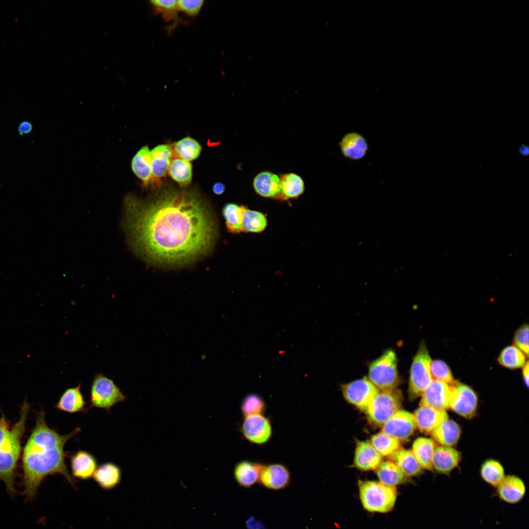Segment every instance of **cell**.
<instances>
[{
	"instance_id": "cell-1",
	"label": "cell",
	"mask_w": 529,
	"mask_h": 529,
	"mask_svg": "<svg viewBox=\"0 0 529 529\" xmlns=\"http://www.w3.org/2000/svg\"><path fill=\"white\" fill-rule=\"evenodd\" d=\"M126 227L135 251L164 267L191 264L212 249L214 216L192 192L167 190L145 201L128 198Z\"/></svg>"
},
{
	"instance_id": "cell-2",
	"label": "cell",
	"mask_w": 529,
	"mask_h": 529,
	"mask_svg": "<svg viewBox=\"0 0 529 529\" xmlns=\"http://www.w3.org/2000/svg\"><path fill=\"white\" fill-rule=\"evenodd\" d=\"M45 411L38 412L35 426L24 445L22 455L23 494L27 501L33 500L38 488L48 475L60 474L73 487L76 480L70 475L65 462L67 442L78 434L77 427L69 433L61 434L46 421Z\"/></svg>"
},
{
	"instance_id": "cell-3",
	"label": "cell",
	"mask_w": 529,
	"mask_h": 529,
	"mask_svg": "<svg viewBox=\"0 0 529 529\" xmlns=\"http://www.w3.org/2000/svg\"><path fill=\"white\" fill-rule=\"evenodd\" d=\"M29 409L30 405L25 400L21 407L19 418L12 427L4 416L0 417V481L3 482L11 496L16 494V470Z\"/></svg>"
},
{
	"instance_id": "cell-4",
	"label": "cell",
	"mask_w": 529,
	"mask_h": 529,
	"mask_svg": "<svg viewBox=\"0 0 529 529\" xmlns=\"http://www.w3.org/2000/svg\"><path fill=\"white\" fill-rule=\"evenodd\" d=\"M358 487L361 504L366 510L385 513L393 508L397 499L395 487L374 481H359Z\"/></svg>"
},
{
	"instance_id": "cell-5",
	"label": "cell",
	"mask_w": 529,
	"mask_h": 529,
	"mask_svg": "<svg viewBox=\"0 0 529 529\" xmlns=\"http://www.w3.org/2000/svg\"><path fill=\"white\" fill-rule=\"evenodd\" d=\"M368 379L380 391L395 389L400 384L397 359L392 349L385 350L369 366Z\"/></svg>"
},
{
	"instance_id": "cell-6",
	"label": "cell",
	"mask_w": 529,
	"mask_h": 529,
	"mask_svg": "<svg viewBox=\"0 0 529 529\" xmlns=\"http://www.w3.org/2000/svg\"><path fill=\"white\" fill-rule=\"evenodd\" d=\"M432 360L424 341H422L411 364L408 393L411 400L421 396L433 381L430 366Z\"/></svg>"
},
{
	"instance_id": "cell-7",
	"label": "cell",
	"mask_w": 529,
	"mask_h": 529,
	"mask_svg": "<svg viewBox=\"0 0 529 529\" xmlns=\"http://www.w3.org/2000/svg\"><path fill=\"white\" fill-rule=\"evenodd\" d=\"M126 398L112 379L97 373L91 384L88 409L96 408L109 411L114 406L124 401Z\"/></svg>"
},
{
	"instance_id": "cell-8",
	"label": "cell",
	"mask_w": 529,
	"mask_h": 529,
	"mask_svg": "<svg viewBox=\"0 0 529 529\" xmlns=\"http://www.w3.org/2000/svg\"><path fill=\"white\" fill-rule=\"evenodd\" d=\"M402 401L401 393L396 388L379 391L369 404L365 412L373 423L376 425H383L400 410Z\"/></svg>"
},
{
	"instance_id": "cell-9",
	"label": "cell",
	"mask_w": 529,
	"mask_h": 529,
	"mask_svg": "<svg viewBox=\"0 0 529 529\" xmlns=\"http://www.w3.org/2000/svg\"><path fill=\"white\" fill-rule=\"evenodd\" d=\"M341 390L348 403L364 411L379 391L366 377L342 385Z\"/></svg>"
},
{
	"instance_id": "cell-10",
	"label": "cell",
	"mask_w": 529,
	"mask_h": 529,
	"mask_svg": "<svg viewBox=\"0 0 529 529\" xmlns=\"http://www.w3.org/2000/svg\"><path fill=\"white\" fill-rule=\"evenodd\" d=\"M478 404L477 394L471 387L458 382L452 385L449 408L455 413L471 419L476 414Z\"/></svg>"
},
{
	"instance_id": "cell-11",
	"label": "cell",
	"mask_w": 529,
	"mask_h": 529,
	"mask_svg": "<svg viewBox=\"0 0 529 529\" xmlns=\"http://www.w3.org/2000/svg\"><path fill=\"white\" fill-rule=\"evenodd\" d=\"M241 431L245 439L251 443L264 445L270 439L272 433L271 422L263 414L244 417Z\"/></svg>"
},
{
	"instance_id": "cell-12",
	"label": "cell",
	"mask_w": 529,
	"mask_h": 529,
	"mask_svg": "<svg viewBox=\"0 0 529 529\" xmlns=\"http://www.w3.org/2000/svg\"><path fill=\"white\" fill-rule=\"evenodd\" d=\"M416 428L413 414L400 409L383 425L382 432L399 441L404 440L413 433Z\"/></svg>"
},
{
	"instance_id": "cell-13",
	"label": "cell",
	"mask_w": 529,
	"mask_h": 529,
	"mask_svg": "<svg viewBox=\"0 0 529 529\" xmlns=\"http://www.w3.org/2000/svg\"><path fill=\"white\" fill-rule=\"evenodd\" d=\"M452 385L433 380L422 394L420 406H428L445 410L450 407Z\"/></svg>"
},
{
	"instance_id": "cell-14",
	"label": "cell",
	"mask_w": 529,
	"mask_h": 529,
	"mask_svg": "<svg viewBox=\"0 0 529 529\" xmlns=\"http://www.w3.org/2000/svg\"><path fill=\"white\" fill-rule=\"evenodd\" d=\"M290 474L287 466L281 463L264 465L261 471L259 482L268 489L280 490L289 483Z\"/></svg>"
},
{
	"instance_id": "cell-15",
	"label": "cell",
	"mask_w": 529,
	"mask_h": 529,
	"mask_svg": "<svg viewBox=\"0 0 529 529\" xmlns=\"http://www.w3.org/2000/svg\"><path fill=\"white\" fill-rule=\"evenodd\" d=\"M252 185L256 193L261 196L283 200L280 176L272 172H259L254 178Z\"/></svg>"
},
{
	"instance_id": "cell-16",
	"label": "cell",
	"mask_w": 529,
	"mask_h": 529,
	"mask_svg": "<svg viewBox=\"0 0 529 529\" xmlns=\"http://www.w3.org/2000/svg\"><path fill=\"white\" fill-rule=\"evenodd\" d=\"M69 455L72 474L74 478L87 480L93 477L97 468V460L94 455L82 450Z\"/></svg>"
},
{
	"instance_id": "cell-17",
	"label": "cell",
	"mask_w": 529,
	"mask_h": 529,
	"mask_svg": "<svg viewBox=\"0 0 529 529\" xmlns=\"http://www.w3.org/2000/svg\"><path fill=\"white\" fill-rule=\"evenodd\" d=\"M416 427L422 432L431 433L441 423L448 419L445 410L428 406H420L413 414Z\"/></svg>"
},
{
	"instance_id": "cell-18",
	"label": "cell",
	"mask_w": 529,
	"mask_h": 529,
	"mask_svg": "<svg viewBox=\"0 0 529 529\" xmlns=\"http://www.w3.org/2000/svg\"><path fill=\"white\" fill-rule=\"evenodd\" d=\"M496 487L499 498L510 504L520 502L524 497L526 491L523 481L513 475L505 476Z\"/></svg>"
},
{
	"instance_id": "cell-19",
	"label": "cell",
	"mask_w": 529,
	"mask_h": 529,
	"mask_svg": "<svg viewBox=\"0 0 529 529\" xmlns=\"http://www.w3.org/2000/svg\"><path fill=\"white\" fill-rule=\"evenodd\" d=\"M460 458L459 452L452 447H436L432 459L433 468L439 474L448 475L457 466Z\"/></svg>"
},
{
	"instance_id": "cell-20",
	"label": "cell",
	"mask_w": 529,
	"mask_h": 529,
	"mask_svg": "<svg viewBox=\"0 0 529 529\" xmlns=\"http://www.w3.org/2000/svg\"><path fill=\"white\" fill-rule=\"evenodd\" d=\"M382 462V457L370 442L361 441L357 444L354 458L355 466L363 471L376 469Z\"/></svg>"
},
{
	"instance_id": "cell-21",
	"label": "cell",
	"mask_w": 529,
	"mask_h": 529,
	"mask_svg": "<svg viewBox=\"0 0 529 529\" xmlns=\"http://www.w3.org/2000/svg\"><path fill=\"white\" fill-rule=\"evenodd\" d=\"M339 146L343 155L351 160H359L363 158L368 149L365 138L357 132H350L341 139Z\"/></svg>"
},
{
	"instance_id": "cell-22",
	"label": "cell",
	"mask_w": 529,
	"mask_h": 529,
	"mask_svg": "<svg viewBox=\"0 0 529 529\" xmlns=\"http://www.w3.org/2000/svg\"><path fill=\"white\" fill-rule=\"evenodd\" d=\"M87 402L81 392V384L66 389L60 397L55 407L57 409L69 413L87 411Z\"/></svg>"
},
{
	"instance_id": "cell-23",
	"label": "cell",
	"mask_w": 529,
	"mask_h": 529,
	"mask_svg": "<svg viewBox=\"0 0 529 529\" xmlns=\"http://www.w3.org/2000/svg\"><path fill=\"white\" fill-rule=\"evenodd\" d=\"M173 151L168 144H160L151 151L152 179L156 182L164 177L171 161Z\"/></svg>"
},
{
	"instance_id": "cell-24",
	"label": "cell",
	"mask_w": 529,
	"mask_h": 529,
	"mask_svg": "<svg viewBox=\"0 0 529 529\" xmlns=\"http://www.w3.org/2000/svg\"><path fill=\"white\" fill-rule=\"evenodd\" d=\"M121 474V469L118 465L107 462L101 464L97 467L93 477L102 489L109 490L120 483Z\"/></svg>"
},
{
	"instance_id": "cell-25",
	"label": "cell",
	"mask_w": 529,
	"mask_h": 529,
	"mask_svg": "<svg viewBox=\"0 0 529 529\" xmlns=\"http://www.w3.org/2000/svg\"><path fill=\"white\" fill-rule=\"evenodd\" d=\"M264 464L247 460L237 463L234 468V476L238 484L248 488L259 481L261 471Z\"/></svg>"
},
{
	"instance_id": "cell-26",
	"label": "cell",
	"mask_w": 529,
	"mask_h": 529,
	"mask_svg": "<svg viewBox=\"0 0 529 529\" xmlns=\"http://www.w3.org/2000/svg\"><path fill=\"white\" fill-rule=\"evenodd\" d=\"M131 168L144 186L152 181L151 151L147 145L143 146L134 156L131 161Z\"/></svg>"
},
{
	"instance_id": "cell-27",
	"label": "cell",
	"mask_w": 529,
	"mask_h": 529,
	"mask_svg": "<svg viewBox=\"0 0 529 529\" xmlns=\"http://www.w3.org/2000/svg\"><path fill=\"white\" fill-rule=\"evenodd\" d=\"M433 440L441 446L452 447L458 442L461 429L455 421L447 419L431 433Z\"/></svg>"
},
{
	"instance_id": "cell-28",
	"label": "cell",
	"mask_w": 529,
	"mask_h": 529,
	"mask_svg": "<svg viewBox=\"0 0 529 529\" xmlns=\"http://www.w3.org/2000/svg\"><path fill=\"white\" fill-rule=\"evenodd\" d=\"M376 473L379 481L388 486L395 487L407 481V476L393 461L382 462Z\"/></svg>"
},
{
	"instance_id": "cell-29",
	"label": "cell",
	"mask_w": 529,
	"mask_h": 529,
	"mask_svg": "<svg viewBox=\"0 0 529 529\" xmlns=\"http://www.w3.org/2000/svg\"><path fill=\"white\" fill-rule=\"evenodd\" d=\"M435 447L434 441L430 438L420 437L414 441L411 452L422 469H433L432 459Z\"/></svg>"
},
{
	"instance_id": "cell-30",
	"label": "cell",
	"mask_w": 529,
	"mask_h": 529,
	"mask_svg": "<svg viewBox=\"0 0 529 529\" xmlns=\"http://www.w3.org/2000/svg\"><path fill=\"white\" fill-rule=\"evenodd\" d=\"M391 458L406 476H417L422 472V468L411 451L399 449Z\"/></svg>"
},
{
	"instance_id": "cell-31",
	"label": "cell",
	"mask_w": 529,
	"mask_h": 529,
	"mask_svg": "<svg viewBox=\"0 0 529 529\" xmlns=\"http://www.w3.org/2000/svg\"><path fill=\"white\" fill-rule=\"evenodd\" d=\"M280 177L283 200L297 198L303 193L305 184L299 175L289 172L281 174Z\"/></svg>"
},
{
	"instance_id": "cell-32",
	"label": "cell",
	"mask_w": 529,
	"mask_h": 529,
	"mask_svg": "<svg viewBox=\"0 0 529 529\" xmlns=\"http://www.w3.org/2000/svg\"><path fill=\"white\" fill-rule=\"evenodd\" d=\"M245 206L229 203L225 204L222 209V214L225 220L228 231L232 234H239L242 231L243 213Z\"/></svg>"
},
{
	"instance_id": "cell-33",
	"label": "cell",
	"mask_w": 529,
	"mask_h": 529,
	"mask_svg": "<svg viewBox=\"0 0 529 529\" xmlns=\"http://www.w3.org/2000/svg\"><path fill=\"white\" fill-rule=\"evenodd\" d=\"M527 357L514 345L504 348L500 352L498 361L502 366L510 369L522 368L526 363Z\"/></svg>"
},
{
	"instance_id": "cell-34",
	"label": "cell",
	"mask_w": 529,
	"mask_h": 529,
	"mask_svg": "<svg viewBox=\"0 0 529 529\" xmlns=\"http://www.w3.org/2000/svg\"><path fill=\"white\" fill-rule=\"evenodd\" d=\"M168 172L172 179L182 186H187L192 181V166L189 161L179 158L172 160Z\"/></svg>"
},
{
	"instance_id": "cell-35",
	"label": "cell",
	"mask_w": 529,
	"mask_h": 529,
	"mask_svg": "<svg viewBox=\"0 0 529 529\" xmlns=\"http://www.w3.org/2000/svg\"><path fill=\"white\" fill-rule=\"evenodd\" d=\"M480 473L482 479L491 486L497 487L505 477L504 468L497 460L488 459L481 465Z\"/></svg>"
},
{
	"instance_id": "cell-36",
	"label": "cell",
	"mask_w": 529,
	"mask_h": 529,
	"mask_svg": "<svg viewBox=\"0 0 529 529\" xmlns=\"http://www.w3.org/2000/svg\"><path fill=\"white\" fill-rule=\"evenodd\" d=\"M267 221L262 213L245 207L243 213L242 232L260 233L266 227Z\"/></svg>"
},
{
	"instance_id": "cell-37",
	"label": "cell",
	"mask_w": 529,
	"mask_h": 529,
	"mask_svg": "<svg viewBox=\"0 0 529 529\" xmlns=\"http://www.w3.org/2000/svg\"><path fill=\"white\" fill-rule=\"evenodd\" d=\"M370 443L382 457L391 456L400 446L399 440L383 432L373 435Z\"/></svg>"
},
{
	"instance_id": "cell-38",
	"label": "cell",
	"mask_w": 529,
	"mask_h": 529,
	"mask_svg": "<svg viewBox=\"0 0 529 529\" xmlns=\"http://www.w3.org/2000/svg\"><path fill=\"white\" fill-rule=\"evenodd\" d=\"M175 153L185 160L190 161L197 159L201 152V146L195 139L186 137L174 144Z\"/></svg>"
},
{
	"instance_id": "cell-39",
	"label": "cell",
	"mask_w": 529,
	"mask_h": 529,
	"mask_svg": "<svg viewBox=\"0 0 529 529\" xmlns=\"http://www.w3.org/2000/svg\"><path fill=\"white\" fill-rule=\"evenodd\" d=\"M240 409L244 417L263 414L265 409V404L263 398L258 394L251 393L246 395L241 404Z\"/></svg>"
},
{
	"instance_id": "cell-40",
	"label": "cell",
	"mask_w": 529,
	"mask_h": 529,
	"mask_svg": "<svg viewBox=\"0 0 529 529\" xmlns=\"http://www.w3.org/2000/svg\"><path fill=\"white\" fill-rule=\"evenodd\" d=\"M430 369L433 380L444 382L450 385H454L457 382L449 366L443 361H432Z\"/></svg>"
},
{
	"instance_id": "cell-41",
	"label": "cell",
	"mask_w": 529,
	"mask_h": 529,
	"mask_svg": "<svg viewBox=\"0 0 529 529\" xmlns=\"http://www.w3.org/2000/svg\"><path fill=\"white\" fill-rule=\"evenodd\" d=\"M155 10L162 14L166 19H172L178 10L177 0H153L150 1Z\"/></svg>"
},
{
	"instance_id": "cell-42",
	"label": "cell",
	"mask_w": 529,
	"mask_h": 529,
	"mask_svg": "<svg viewBox=\"0 0 529 529\" xmlns=\"http://www.w3.org/2000/svg\"><path fill=\"white\" fill-rule=\"evenodd\" d=\"M514 345L529 357V325L524 323L519 327L513 337Z\"/></svg>"
},
{
	"instance_id": "cell-43",
	"label": "cell",
	"mask_w": 529,
	"mask_h": 529,
	"mask_svg": "<svg viewBox=\"0 0 529 529\" xmlns=\"http://www.w3.org/2000/svg\"><path fill=\"white\" fill-rule=\"evenodd\" d=\"M203 3V0H179L177 8L189 16H194L199 12Z\"/></svg>"
},
{
	"instance_id": "cell-44",
	"label": "cell",
	"mask_w": 529,
	"mask_h": 529,
	"mask_svg": "<svg viewBox=\"0 0 529 529\" xmlns=\"http://www.w3.org/2000/svg\"><path fill=\"white\" fill-rule=\"evenodd\" d=\"M33 129V125L30 121L24 120L19 123L17 127V131L21 136L26 135L30 134Z\"/></svg>"
},
{
	"instance_id": "cell-45",
	"label": "cell",
	"mask_w": 529,
	"mask_h": 529,
	"mask_svg": "<svg viewBox=\"0 0 529 529\" xmlns=\"http://www.w3.org/2000/svg\"><path fill=\"white\" fill-rule=\"evenodd\" d=\"M246 526L248 529H264L265 528L261 522L252 517L247 520Z\"/></svg>"
},
{
	"instance_id": "cell-46",
	"label": "cell",
	"mask_w": 529,
	"mask_h": 529,
	"mask_svg": "<svg viewBox=\"0 0 529 529\" xmlns=\"http://www.w3.org/2000/svg\"><path fill=\"white\" fill-rule=\"evenodd\" d=\"M225 186L221 182H216L214 184L212 187V191L216 195H221L225 191Z\"/></svg>"
},
{
	"instance_id": "cell-47",
	"label": "cell",
	"mask_w": 529,
	"mask_h": 529,
	"mask_svg": "<svg viewBox=\"0 0 529 529\" xmlns=\"http://www.w3.org/2000/svg\"><path fill=\"white\" fill-rule=\"evenodd\" d=\"M522 368H523L522 375H523V379H524L525 384L527 386V387H528L529 386V361H527L525 365Z\"/></svg>"
},
{
	"instance_id": "cell-48",
	"label": "cell",
	"mask_w": 529,
	"mask_h": 529,
	"mask_svg": "<svg viewBox=\"0 0 529 529\" xmlns=\"http://www.w3.org/2000/svg\"><path fill=\"white\" fill-rule=\"evenodd\" d=\"M519 152L523 155H527L529 153V147L525 145H522L519 148Z\"/></svg>"
}]
</instances>
